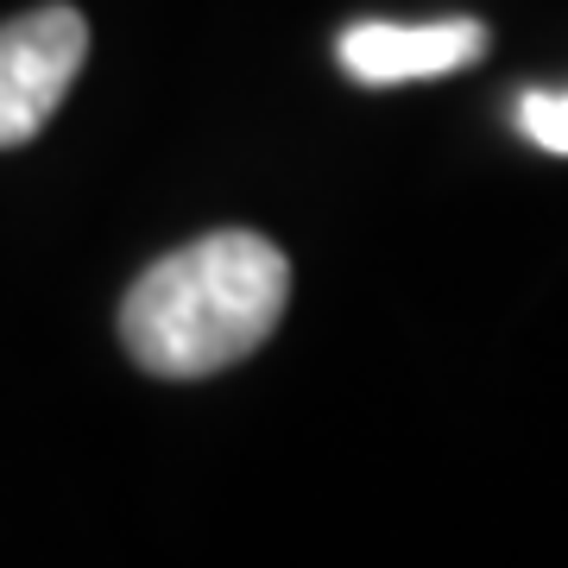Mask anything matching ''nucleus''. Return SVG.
Returning <instances> with one entry per match:
<instances>
[{
  "label": "nucleus",
  "instance_id": "3",
  "mask_svg": "<svg viewBox=\"0 0 568 568\" xmlns=\"http://www.w3.org/2000/svg\"><path fill=\"white\" fill-rule=\"evenodd\" d=\"M335 58L354 82L366 89H398V82L448 77L487 58V26L480 20H429V26H392V20H361L347 26Z\"/></svg>",
  "mask_w": 568,
  "mask_h": 568
},
{
  "label": "nucleus",
  "instance_id": "2",
  "mask_svg": "<svg viewBox=\"0 0 568 568\" xmlns=\"http://www.w3.org/2000/svg\"><path fill=\"white\" fill-rule=\"evenodd\" d=\"M89 58V20L77 7H32L0 26V145L39 140Z\"/></svg>",
  "mask_w": 568,
  "mask_h": 568
},
{
  "label": "nucleus",
  "instance_id": "1",
  "mask_svg": "<svg viewBox=\"0 0 568 568\" xmlns=\"http://www.w3.org/2000/svg\"><path fill=\"white\" fill-rule=\"evenodd\" d=\"M291 304V260L253 227H222L145 265L121 304V342L152 379H209L260 354Z\"/></svg>",
  "mask_w": 568,
  "mask_h": 568
},
{
  "label": "nucleus",
  "instance_id": "4",
  "mask_svg": "<svg viewBox=\"0 0 568 568\" xmlns=\"http://www.w3.org/2000/svg\"><path fill=\"white\" fill-rule=\"evenodd\" d=\"M518 133H525L530 145H544V152H556V159H568V89H530V95H518Z\"/></svg>",
  "mask_w": 568,
  "mask_h": 568
}]
</instances>
